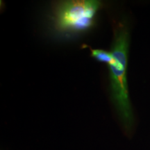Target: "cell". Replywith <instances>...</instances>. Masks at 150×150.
I'll return each instance as SVG.
<instances>
[{
  "label": "cell",
  "mask_w": 150,
  "mask_h": 150,
  "mask_svg": "<svg viewBox=\"0 0 150 150\" xmlns=\"http://www.w3.org/2000/svg\"><path fill=\"white\" fill-rule=\"evenodd\" d=\"M130 35L125 23L120 22L114 29L111 47L112 61L109 66L112 100L122 126L131 133L134 125V115L129 98L127 71Z\"/></svg>",
  "instance_id": "1"
},
{
  "label": "cell",
  "mask_w": 150,
  "mask_h": 150,
  "mask_svg": "<svg viewBox=\"0 0 150 150\" xmlns=\"http://www.w3.org/2000/svg\"><path fill=\"white\" fill-rule=\"evenodd\" d=\"M102 6L97 0H68L58 2L53 10L54 29L61 33H78L88 31L95 24Z\"/></svg>",
  "instance_id": "2"
},
{
  "label": "cell",
  "mask_w": 150,
  "mask_h": 150,
  "mask_svg": "<svg viewBox=\"0 0 150 150\" xmlns=\"http://www.w3.org/2000/svg\"><path fill=\"white\" fill-rule=\"evenodd\" d=\"M88 48L91 50V56L97 61L106 63L108 65L111 63L112 61L111 52L101 49H92L91 47H88Z\"/></svg>",
  "instance_id": "3"
}]
</instances>
